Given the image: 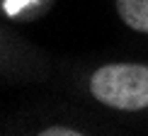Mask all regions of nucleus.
<instances>
[{"mask_svg":"<svg viewBox=\"0 0 148 136\" xmlns=\"http://www.w3.org/2000/svg\"><path fill=\"white\" fill-rule=\"evenodd\" d=\"M83 90L90 102L119 114H148V63L107 61L83 76Z\"/></svg>","mask_w":148,"mask_h":136,"instance_id":"f257e3e1","label":"nucleus"},{"mask_svg":"<svg viewBox=\"0 0 148 136\" xmlns=\"http://www.w3.org/2000/svg\"><path fill=\"white\" fill-rule=\"evenodd\" d=\"M114 10L126 29L148 36V0H114Z\"/></svg>","mask_w":148,"mask_h":136,"instance_id":"f03ea898","label":"nucleus"},{"mask_svg":"<svg viewBox=\"0 0 148 136\" xmlns=\"http://www.w3.org/2000/svg\"><path fill=\"white\" fill-rule=\"evenodd\" d=\"M29 134H34V136H88V134H92V131H88L85 126H78V124H66V122H51V124L34 126Z\"/></svg>","mask_w":148,"mask_h":136,"instance_id":"7ed1b4c3","label":"nucleus"}]
</instances>
